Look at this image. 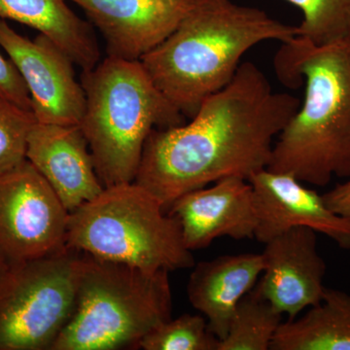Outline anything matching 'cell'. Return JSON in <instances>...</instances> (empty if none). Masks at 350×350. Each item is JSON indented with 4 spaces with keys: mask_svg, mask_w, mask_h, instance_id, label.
<instances>
[{
    "mask_svg": "<svg viewBox=\"0 0 350 350\" xmlns=\"http://www.w3.org/2000/svg\"><path fill=\"white\" fill-rule=\"evenodd\" d=\"M247 180L256 211L254 239L259 243H268L292 228L306 227L350 250L349 219L334 213L323 196L305 187L293 175L264 169Z\"/></svg>",
    "mask_w": 350,
    "mask_h": 350,
    "instance_id": "11",
    "label": "cell"
},
{
    "mask_svg": "<svg viewBox=\"0 0 350 350\" xmlns=\"http://www.w3.org/2000/svg\"><path fill=\"white\" fill-rule=\"evenodd\" d=\"M275 68L280 81L305 84L306 94L267 169L319 187L333 176L350 178V39L317 46L298 36L282 43Z\"/></svg>",
    "mask_w": 350,
    "mask_h": 350,
    "instance_id": "2",
    "label": "cell"
},
{
    "mask_svg": "<svg viewBox=\"0 0 350 350\" xmlns=\"http://www.w3.org/2000/svg\"><path fill=\"white\" fill-rule=\"evenodd\" d=\"M36 122L33 112L0 98V174L27 160L29 137Z\"/></svg>",
    "mask_w": 350,
    "mask_h": 350,
    "instance_id": "21",
    "label": "cell"
},
{
    "mask_svg": "<svg viewBox=\"0 0 350 350\" xmlns=\"http://www.w3.org/2000/svg\"><path fill=\"white\" fill-rule=\"evenodd\" d=\"M68 209L29 161L0 174V252L9 262L66 245Z\"/></svg>",
    "mask_w": 350,
    "mask_h": 350,
    "instance_id": "8",
    "label": "cell"
},
{
    "mask_svg": "<svg viewBox=\"0 0 350 350\" xmlns=\"http://www.w3.org/2000/svg\"><path fill=\"white\" fill-rule=\"evenodd\" d=\"M0 47L27 85L31 110L39 123L80 125L86 107L72 59L47 36L33 40L21 36L0 19Z\"/></svg>",
    "mask_w": 350,
    "mask_h": 350,
    "instance_id": "9",
    "label": "cell"
},
{
    "mask_svg": "<svg viewBox=\"0 0 350 350\" xmlns=\"http://www.w3.org/2000/svg\"><path fill=\"white\" fill-rule=\"evenodd\" d=\"M219 340L209 330L206 317L182 314L147 334L139 344L144 350H217Z\"/></svg>",
    "mask_w": 350,
    "mask_h": 350,
    "instance_id": "20",
    "label": "cell"
},
{
    "mask_svg": "<svg viewBox=\"0 0 350 350\" xmlns=\"http://www.w3.org/2000/svg\"><path fill=\"white\" fill-rule=\"evenodd\" d=\"M9 264H10V262H8V260L0 252V276H1L2 273L5 271V269L8 268Z\"/></svg>",
    "mask_w": 350,
    "mask_h": 350,
    "instance_id": "24",
    "label": "cell"
},
{
    "mask_svg": "<svg viewBox=\"0 0 350 350\" xmlns=\"http://www.w3.org/2000/svg\"><path fill=\"white\" fill-rule=\"evenodd\" d=\"M82 252L66 245L0 276V350H51L75 308Z\"/></svg>",
    "mask_w": 350,
    "mask_h": 350,
    "instance_id": "7",
    "label": "cell"
},
{
    "mask_svg": "<svg viewBox=\"0 0 350 350\" xmlns=\"http://www.w3.org/2000/svg\"><path fill=\"white\" fill-rule=\"evenodd\" d=\"M66 244L98 259L147 271L195 266L178 222L135 181L105 187L69 213Z\"/></svg>",
    "mask_w": 350,
    "mask_h": 350,
    "instance_id": "6",
    "label": "cell"
},
{
    "mask_svg": "<svg viewBox=\"0 0 350 350\" xmlns=\"http://www.w3.org/2000/svg\"><path fill=\"white\" fill-rule=\"evenodd\" d=\"M271 350H350V295L326 288L319 305L276 332Z\"/></svg>",
    "mask_w": 350,
    "mask_h": 350,
    "instance_id": "17",
    "label": "cell"
},
{
    "mask_svg": "<svg viewBox=\"0 0 350 350\" xmlns=\"http://www.w3.org/2000/svg\"><path fill=\"white\" fill-rule=\"evenodd\" d=\"M265 268L262 253L223 255L195 264L187 284L191 305L204 315L211 333L223 340L237 306Z\"/></svg>",
    "mask_w": 350,
    "mask_h": 350,
    "instance_id": "15",
    "label": "cell"
},
{
    "mask_svg": "<svg viewBox=\"0 0 350 350\" xmlns=\"http://www.w3.org/2000/svg\"><path fill=\"white\" fill-rule=\"evenodd\" d=\"M180 226L189 250H202L215 239H254L257 226L250 181L231 176L182 195L167 209Z\"/></svg>",
    "mask_w": 350,
    "mask_h": 350,
    "instance_id": "13",
    "label": "cell"
},
{
    "mask_svg": "<svg viewBox=\"0 0 350 350\" xmlns=\"http://www.w3.org/2000/svg\"><path fill=\"white\" fill-rule=\"evenodd\" d=\"M0 19L20 23L47 36L83 71L100 63L93 27L69 8L66 0H0Z\"/></svg>",
    "mask_w": 350,
    "mask_h": 350,
    "instance_id": "16",
    "label": "cell"
},
{
    "mask_svg": "<svg viewBox=\"0 0 350 350\" xmlns=\"http://www.w3.org/2000/svg\"><path fill=\"white\" fill-rule=\"evenodd\" d=\"M169 273L82 252L75 308L51 350L139 349L147 334L172 319Z\"/></svg>",
    "mask_w": 350,
    "mask_h": 350,
    "instance_id": "5",
    "label": "cell"
},
{
    "mask_svg": "<svg viewBox=\"0 0 350 350\" xmlns=\"http://www.w3.org/2000/svg\"><path fill=\"white\" fill-rule=\"evenodd\" d=\"M299 36L254 7L232 0H196L169 38L140 62L158 89L185 117L227 86L241 57L257 44Z\"/></svg>",
    "mask_w": 350,
    "mask_h": 350,
    "instance_id": "3",
    "label": "cell"
},
{
    "mask_svg": "<svg viewBox=\"0 0 350 350\" xmlns=\"http://www.w3.org/2000/svg\"><path fill=\"white\" fill-rule=\"evenodd\" d=\"M282 317L275 306L251 290L237 306L217 350H269Z\"/></svg>",
    "mask_w": 350,
    "mask_h": 350,
    "instance_id": "18",
    "label": "cell"
},
{
    "mask_svg": "<svg viewBox=\"0 0 350 350\" xmlns=\"http://www.w3.org/2000/svg\"><path fill=\"white\" fill-rule=\"evenodd\" d=\"M100 31L107 57L140 61L180 24L196 0H70Z\"/></svg>",
    "mask_w": 350,
    "mask_h": 350,
    "instance_id": "12",
    "label": "cell"
},
{
    "mask_svg": "<svg viewBox=\"0 0 350 350\" xmlns=\"http://www.w3.org/2000/svg\"><path fill=\"white\" fill-rule=\"evenodd\" d=\"M317 234L310 228H292L264 243L265 268L252 290L289 320L323 299L327 267Z\"/></svg>",
    "mask_w": 350,
    "mask_h": 350,
    "instance_id": "10",
    "label": "cell"
},
{
    "mask_svg": "<svg viewBox=\"0 0 350 350\" xmlns=\"http://www.w3.org/2000/svg\"><path fill=\"white\" fill-rule=\"evenodd\" d=\"M303 13L301 38L317 46L350 39V0H287Z\"/></svg>",
    "mask_w": 350,
    "mask_h": 350,
    "instance_id": "19",
    "label": "cell"
},
{
    "mask_svg": "<svg viewBox=\"0 0 350 350\" xmlns=\"http://www.w3.org/2000/svg\"><path fill=\"white\" fill-rule=\"evenodd\" d=\"M323 196L327 206L334 213L350 220V180L338 184Z\"/></svg>",
    "mask_w": 350,
    "mask_h": 350,
    "instance_id": "23",
    "label": "cell"
},
{
    "mask_svg": "<svg viewBox=\"0 0 350 350\" xmlns=\"http://www.w3.org/2000/svg\"><path fill=\"white\" fill-rule=\"evenodd\" d=\"M86 107L80 128L103 187L135 180L154 130L184 124L140 61L107 57L83 71Z\"/></svg>",
    "mask_w": 350,
    "mask_h": 350,
    "instance_id": "4",
    "label": "cell"
},
{
    "mask_svg": "<svg viewBox=\"0 0 350 350\" xmlns=\"http://www.w3.org/2000/svg\"><path fill=\"white\" fill-rule=\"evenodd\" d=\"M0 98L12 101L25 110H31V98L27 85L10 59L0 54Z\"/></svg>",
    "mask_w": 350,
    "mask_h": 350,
    "instance_id": "22",
    "label": "cell"
},
{
    "mask_svg": "<svg viewBox=\"0 0 350 350\" xmlns=\"http://www.w3.org/2000/svg\"><path fill=\"white\" fill-rule=\"evenodd\" d=\"M27 159L49 183L68 213L105 189L79 125L36 122L29 135Z\"/></svg>",
    "mask_w": 350,
    "mask_h": 350,
    "instance_id": "14",
    "label": "cell"
},
{
    "mask_svg": "<svg viewBox=\"0 0 350 350\" xmlns=\"http://www.w3.org/2000/svg\"><path fill=\"white\" fill-rule=\"evenodd\" d=\"M300 105L296 96L273 91L254 64H241L187 124L152 131L135 182L167 211L182 195L220 179L247 180L268 167L273 140Z\"/></svg>",
    "mask_w": 350,
    "mask_h": 350,
    "instance_id": "1",
    "label": "cell"
}]
</instances>
